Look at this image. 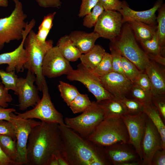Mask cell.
Returning <instances> with one entry per match:
<instances>
[{
  "mask_svg": "<svg viewBox=\"0 0 165 165\" xmlns=\"http://www.w3.org/2000/svg\"><path fill=\"white\" fill-rule=\"evenodd\" d=\"M121 61L122 68L125 76L134 82L141 72L134 64L122 56Z\"/></svg>",
  "mask_w": 165,
  "mask_h": 165,
  "instance_id": "obj_37",
  "label": "cell"
},
{
  "mask_svg": "<svg viewBox=\"0 0 165 165\" xmlns=\"http://www.w3.org/2000/svg\"><path fill=\"white\" fill-rule=\"evenodd\" d=\"M141 148L142 153V165H151L155 153L157 150L163 148L160 135L148 116Z\"/></svg>",
  "mask_w": 165,
  "mask_h": 165,
  "instance_id": "obj_17",
  "label": "cell"
},
{
  "mask_svg": "<svg viewBox=\"0 0 165 165\" xmlns=\"http://www.w3.org/2000/svg\"><path fill=\"white\" fill-rule=\"evenodd\" d=\"M105 52L101 46L95 45L89 51L82 54L79 58L81 63L87 68L92 71L101 61Z\"/></svg>",
  "mask_w": 165,
  "mask_h": 165,
  "instance_id": "obj_24",
  "label": "cell"
},
{
  "mask_svg": "<svg viewBox=\"0 0 165 165\" xmlns=\"http://www.w3.org/2000/svg\"><path fill=\"white\" fill-rule=\"evenodd\" d=\"M61 148L59 124L41 121L32 129L28 136L27 165H48L51 156L60 152Z\"/></svg>",
  "mask_w": 165,
  "mask_h": 165,
  "instance_id": "obj_2",
  "label": "cell"
},
{
  "mask_svg": "<svg viewBox=\"0 0 165 165\" xmlns=\"http://www.w3.org/2000/svg\"><path fill=\"white\" fill-rule=\"evenodd\" d=\"M15 8L10 15L0 18V50L5 43L22 39L23 32L28 24L25 20L27 15L23 10L19 0H13Z\"/></svg>",
  "mask_w": 165,
  "mask_h": 165,
  "instance_id": "obj_6",
  "label": "cell"
},
{
  "mask_svg": "<svg viewBox=\"0 0 165 165\" xmlns=\"http://www.w3.org/2000/svg\"><path fill=\"white\" fill-rule=\"evenodd\" d=\"M162 0H157L150 9L142 11H136L130 8L123 2L121 9L119 11L122 15L123 23L126 22L136 21L149 25H154L156 21L155 13L162 6Z\"/></svg>",
  "mask_w": 165,
  "mask_h": 165,
  "instance_id": "obj_19",
  "label": "cell"
},
{
  "mask_svg": "<svg viewBox=\"0 0 165 165\" xmlns=\"http://www.w3.org/2000/svg\"><path fill=\"white\" fill-rule=\"evenodd\" d=\"M67 78L70 81H77L83 84L94 96L97 102L114 97L104 88L100 78L81 63L78 65L76 69H73L67 75Z\"/></svg>",
  "mask_w": 165,
  "mask_h": 165,
  "instance_id": "obj_9",
  "label": "cell"
},
{
  "mask_svg": "<svg viewBox=\"0 0 165 165\" xmlns=\"http://www.w3.org/2000/svg\"><path fill=\"white\" fill-rule=\"evenodd\" d=\"M104 10V9L101 5L98 2L91 11L84 17L83 22V25L90 28L94 27L99 16Z\"/></svg>",
  "mask_w": 165,
  "mask_h": 165,
  "instance_id": "obj_36",
  "label": "cell"
},
{
  "mask_svg": "<svg viewBox=\"0 0 165 165\" xmlns=\"http://www.w3.org/2000/svg\"><path fill=\"white\" fill-rule=\"evenodd\" d=\"M123 23L122 16L119 12L104 10L94 27V31L100 37L111 41L119 35Z\"/></svg>",
  "mask_w": 165,
  "mask_h": 165,
  "instance_id": "obj_13",
  "label": "cell"
},
{
  "mask_svg": "<svg viewBox=\"0 0 165 165\" xmlns=\"http://www.w3.org/2000/svg\"><path fill=\"white\" fill-rule=\"evenodd\" d=\"M0 77L2 83L5 87L8 90H11L14 94L17 90V86L19 78L14 72H7L0 70Z\"/></svg>",
  "mask_w": 165,
  "mask_h": 165,
  "instance_id": "obj_34",
  "label": "cell"
},
{
  "mask_svg": "<svg viewBox=\"0 0 165 165\" xmlns=\"http://www.w3.org/2000/svg\"><path fill=\"white\" fill-rule=\"evenodd\" d=\"M86 94L79 93L69 106L74 114L82 112L89 108L92 104Z\"/></svg>",
  "mask_w": 165,
  "mask_h": 165,
  "instance_id": "obj_31",
  "label": "cell"
},
{
  "mask_svg": "<svg viewBox=\"0 0 165 165\" xmlns=\"http://www.w3.org/2000/svg\"><path fill=\"white\" fill-rule=\"evenodd\" d=\"M38 5L44 8H53L59 9L62 2L61 0H35Z\"/></svg>",
  "mask_w": 165,
  "mask_h": 165,
  "instance_id": "obj_47",
  "label": "cell"
},
{
  "mask_svg": "<svg viewBox=\"0 0 165 165\" xmlns=\"http://www.w3.org/2000/svg\"><path fill=\"white\" fill-rule=\"evenodd\" d=\"M112 57L106 52L101 61L92 72L100 78L112 71Z\"/></svg>",
  "mask_w": 165,
  "mask_h": 165,
  "instance_id": "obj_33",
  "label": "cell"
},
{
  "mask_svg": "<svg viewBox=\"0 0 165 165\" xmlns=\"http://www.w3.org/2000/svg\"><path fill=\"white\" fill-rule=\"evenodd\" d=\"M11 112L10 121L13 125L16 137L18 158L17 165H27L26 153L29 134L32 129L40 124V121L34 119H24Z\"/></svg>",
  "mask_w": 165,
  "mask_h": 165,
  "instance_id": "obj_10",
  "label": "cell"
},
{
  "mask_svg": "<svg viewBox=\"0 0 165 165\" xmlns=\"http://www.w3.org/2000/svg\"><path fill=\"white\" fill-rule=\"evenodd\" d=\"M48 165H59L56 154H54L51 156Z\"/></svg>",
  "mask_w": 165,
  "mask_h": 165,
  "instance_id": "obj_52",
  "label": "cell"
},
{
  "mask_svg": "<svg viewBox=\"0 0 165 165\" xmlns=\"http://www.w3.org/2000/svg\"><path fill=\"white\" fill-rule=\"evenodd\" d=\"M165 66L150 60L145 72L148 75L151 85L153 95H165Z\"/></svg>",
  "mask_w": 165,
  "mask_h": 165,
  "instance_id": "obj_20",
  "label": "cell"
},
{
  "mask_svg": "<svg viewBox=\"0 0 165 165\" xmlns=\"http://www.w3.org/2000/svg\"><path fill=\"white\" fill-rule=\"evenodd\" d=\"M56 13V12H55L44 17L36 34L37 38L39 41L44 42L46 41L47 36L53 26V21Z\"/></svg>",
  "mask_w": 165,
  "mask_h": 165,
  "instance_id": "obj_30",
  "label": "cell"
},
{
  "mask_svg": "<svg viewBox=\"0 0 165 165\" xmlns=\"http://www.w3.org/2000/svg\"><path fill=\"white\" fill-rule=\"evenodd\" d=\"M9 90L0 82V106L6 108L9 105L8 103L12 101V96L9 93Z\"/></svg>",
  "mask_w": 165,
  "mask_h": 165,
  "instance_id": "obj_45",
  "label": "cell"
},
{
  "mask_svg": "<svg viewBox=\"0 0 165 165\" xmlns=\"http://www.w3.org/2000/svg\"><path fill=\"white\" fill-rule=\"evenodd\" d=\"M0 147L5 155L17 165L18 153L16 141L8 136L0 134Z\"/></svg>",
  "mask_w": 165,
  "mask_h": 165,
  "instance_id": "obj_28",
  "label": "cell"
},
{
  "mask_svg": "<svg viewBox=\"0 0 165 165\" xmlns=\"http://www.w3.org/2000/svg\"><path fill=\"white\" fill-rule=\"evenodd\" d=\"M0 134L8 136L13 140H16L14 126L10 121L0 120Z\"/></svg>",
  "mask_w": 165,
  "mask_h": 165,
  "instance_id": "obj_41",
  "label": "cell"
},
{
  "mask_svg": "<svg viewBox=\"0 0 165 165\" xmlns=\"http://www.w3.org/2000/svg\"><path fill=\"white\" fill-rule=\"evenodd\" d=\"M53 43L52 40H46L44 42L39 41L32 29L30 31L24 41V46L27 53L28 60L24 68L35 75L37 87L40 91L46 81L42 72L43 61L47 51L53 46Z\"/></svg>",
  "mask_w": 165,
  "mask_h": 165,
  "instance_id": "obj_3",
  "label": "cell"
},
{
  "mask_svg": "<svg viewBox=\"0 0 165 165\" xmlns=\"http://www.w3.org/2000/svg\"><path fill=\"white\" fill-rule=\"evenodd\" d=\"M100 79L105 89L119 100L126 97L133 83L123 75L113 71Z\"/></svg>",
  "mask_w": 165,
  "mask_h": 165,
  "instance_id": "obj_18",
  "label": "cell"
},
{
  "mask_svg": "<svg viewBox=\"0 0 165 165\" xmlns=\"http://www.w3.org/2000/svg\"><path fill=\"white\" fill-rule=\"evenodd\" d=\"M99 2V0H82L78 16L82 17L89 13Z\"/></svg>",
  "mask_w": 165,
  "mask_h": 165,
  "instance_id": "obj_42",
  "label": "cell"
},
{
  "mask_svg": "<svg viewBox=\"0 0 165 165\" xmlns=\"http://www.w3.org/2000/svg\"><path fill=\"white\" fill-rule=\"evenodd\" d=\"M69 62L62 55L57 46H53L44 57L42 65V75L50 78L67 75L73 69Z\"/></svg>",
  "mask_w": 165,
  "mask_h": 165,
  "instance_id": "obj_12",
  "label": "cell"
},
{
  "mask_svg": "<svg viewBox=\"0 0 165 165\" xmlns=\"http://www.w3.org/2000/svg\"><path fill=\"white\" fill-rule=\"evenodd\" d=\"M118 38L111 41L110 46L134 64L141 72H145L150 60L146 53L139 46L130 26H124Z\"/></svg>",
  "mask_w": 165,
  "mask_h": 165,
  "instance_id": "obj_4",
  "label": "cell"
},
{
  "mask_svg": "<svg viewBox=\"0 0 165 165\" xmlns=\"http://www.w3.org/2000/svg\"><path fill=\"white\" fill-rule=\"evenodd\" d=\"M104 148L111 165H123L128 162L141 161L134 148L129 143L119 142Z\"/></svg>",
  "mask_w": 165,
  "mask_h": 165,
  "instance_id": "obj_16",
  "label": "cell"
},
{
  "mask_svg": "<svg viewBox=\"0 0 165 165\" xmlns=\"http://www.w3.org/2000/svg\"><path fill=\"white\" fill-rule=\"evenodd\" d=\"M96 102L102 110L105 118H121L127 114L123 104L120 100L115 97Z\"/></svg>",
  "mask_w": 165,
  "mask_h": 165,
  "instance_id": "obj_22",
  "label": "cell"
},
{
  "mask_svg": "<svg viewBox=\"0 0 165 165\" xmlns=\"http://www.w3.org/2000/svg\"><path fill=\"white\" fill-rule=\"evenodd\" d=\"M133 31L136 39L140 42L151 39L157 29L144 23L132 21L128 22Z\"/></svg>",
  "mask_w": 165,
  "mask_h": 165,
  "instance_id": "obj_25",
  "label": "cell"
},
{
  "mask_svg": "<svg viewBox=\"0 0 165 165\" xmlns=\"http://www.w3.org/2000/svg\"><path fill=\"white\" fill-rule=\"evenodd\" d=\"M120 100L124 105L128 114L134 115L144 112V107L137 100L126 97Z\"/></svg>",
  "mask_w": 165,
  "mask_h": 165,
  "instance_id": "obj_38",
  "label": "cell"
},
{
  "mask_svg": "<svg viewBox=\"0 0 165 165\" xmlns=\"http://www.w3.org/2000/svg\"><path fill=\"white\" fill-rule=\"evenodd\" d=\"M144 112L157 129L160 133L162 141V148L165 149V123L162 119L158 111L152 104L144 107Z\"/></svg>",
  "mask_w": 165,
  "mask_h": 165,
  "instance_id": "obj_26",
  "label": "cell"
},
{
  "mask_svg": "<svg viewBox=\"0 0 165 165\" xmlns=\"http://www.w3.org/2000/svg\"><path fill=\"white\" fill-rule=\"evenodd\" d=\"M146 54L150 60L162 65H165V58L163 56L159 54Z\"/></svg>",
  "mask_w": 165,
  "mask_h": 165,
  "instance_id": "obj_50",
  "label": "cell"
},
{
  "mask_svg": "<svg viewBox=\"0 0 165 165\" xmlns=\"http://www.w3.org/2000/svg\"><path fill=\"white\" fill-rule=\"evenodd\" d=\"M156 21L158 23L157 27L159 43L161 49L164 50L165 44V4L160 8Z\"/></svg>",
  "mask_w": 165,
  "mask_h": 165,
  "instance_id": "obj_35",
  "label": "cell"
},
{
  "mask_svg": "<svg viewBox=\"0 0 165 165\" xmlns=\"http://www.w3.org/2000/svg\"><path fill=\"white\" fill-rule=\"evenodd\" d=\"M42 91V98L32 109L23 113L15 112V113L19 117L24 119H37L42 122L65 125L63 116L56 110L51 101L46 81Z\"/></svg>",
  "mask_w": 165,
  "mask_h": 165,
  "instance_id": "obj_8",
  "label": "cell"
},
{
  "mask_svg": "<svg viewBox=\"0 0 165 165\" xmlns=\"http://www.w3.org/2000/svg\"><path fill=\"white\" fill-rule=\"evenodd\" d=\"M152 96L151 91L144 90L133 82L126 97L135 99L146 107L152 105Z\"/></svg>",
  "mask_w": 165,
  "mask_h": 165,
  "instance_id": "obj_27",
  "label": "cell"
},
{
  "mask_svg": "<svg viewBox=\"0 0 165 165\" xmlns=\"http://www.w3.org/2000/svg\"><path fill=\"white\" fill-rule=\"evenodd\" d=\"M152 104L158 111L162 119L165 122V95L152 96Z\"/></svg>",
  "mask_w": 165,
  "mask_h": 165,
  "instance_id": "obj_40",
  "label": "cell"
},
{
  "mask_svg": "<svg viewBox=\"0 0 165 165\" xmlns=\"http://www.w3.org/2000/svg\"><path fill=\"white\" fill-rule=\"evenodd\" d=\"M59 125L60 153L69 165H110L104 147L96 144L66 125Z\"/></svg>",
  "mask_w": 165,
  "mask_h": 165,
  "instance_id": "obj_1",
  "label": "cell"
},
{
  "mask_svg": "<svg viewBox=\"0 0 165 165\" xmlns=\"http://www.w3.org/2000/svg\"><path fill=\"white\" fill-rule=\"evenodd\" d=\"M110 49L112 57V71L124 75L122 66V56L117 50L113 47L110 46Z\"/></svg>",
  "mask_w": 165,
  "mask_h": 165,
  "instance_id": "obj_39",
  "label": "cell"
},
{
  "mask_svg": "<svg viewBox=\"0 0 165 165\" xmlns=\"http://www.w3.org/2000/svg\"><path fill=\"white\" fill-rule=\"evenodd\" d=\"M165 165V149L157 150L154 154L151 165Z\"/></svg>",
  "mask_w": 165,
  "mask_h": 165,
  "instance_id": "obj_46",
  "label": "cell"
},
{
  "mask_svg": "<svg viewBox=\"0 0 165 165\" xmlns=\"http://www.w3.org/2000/svg\"><path fill=\"white\" fill-rule=\"evenodd\" d=\"M105 118L103 112L96 101L80 115L66 117L65 125L82 136L87 138L99 123Z\"/></svg>",
  "mask_w": 165,
  "mask_h": 165,
  "instance_id": "obj_7",
  "label": "cell"
},
{
  "mask_svg": "<svg viewBox=\"0 0 165 165\" xmlns=\"http://www.w3.org/2000/svg\"><path fill=\"white\" fill-rule=\"evenodd\" d=\"M87 139L103 147L120 142L129 143L125 125L119 118H104Z\"/></svg>",
  "mask_w": 165,
  "mask_h": 165,
  "instance_id": "obj_5",
  "label": "cell"
},
{
  "mask_svg": "<svg viewBox=\"0 0 165 165\" xmlns=\"http://www.w3.org/2000/svg\"><path fill=\"white\" fill-rule=\"evenodd\" d=\"M58 88L61 96L68 106L79 93L74 86L62 81H59Z\"/></svg>",
  "mask_w": 165,
  "mask_h": 165,
  "instance_id": "obj_29",
  "label": "cell"
},
{
  "mask_svg": "<svg viewBox=\"0 0 165 165\" xmlns=\"http://www.w3.org/2000/svg\"><path fill=\"white\" fill-rule=\"evenodd\" d=\"M36 77L34 73L28 70L25 78L20 77L15 94L18 97L17 106L21 111H24L30 107L35 106L40 100L39 90L34 84Z\"/></svg>",
  "mask_w": 165,
  "mask_h": 165,
  "instance_id": "obj_14",
  "label": "cell"
},
{
  "mask_svg": "<svg viewBox=\"0 0 165 165\" xmlns=\"http://www.w3.org/2000/svg\"><path fill=\"white\" fill-rule=\"evenodd\" d=\"M56 46L64 57L69 62L76 61L82 54L75 46L69 35L61 37Z\"/></svg>",
  "mask_w": 165,
  "mask_h": 165,
  "instance_id": "obj_23",
  "label": "cell"
},
{
  "mask_svg": "<svg viewBox=\"0 0 165 165\" xmlns=\"http://www.w3.org/2000/svg\"><path fill=\"white\" fill-rule=\"evenodd\" d=\"M56 155L59 165H69L68 162L61 155L60 152H58Z\"/></svg>",
  "mask_w": 165,
  "mask_h": 165,
  "instance_id": "obj_51",
  "label": "cell"
},
{
  "mask_svg": "<svg viewBox=\"0 0 165 165\" xmlns=\"http://www.w3.org/2000/svg\"><path fill=\"white\" fill-rule=\"evenodd\" d=\"M16 111V109L13 108H6L0 106V120H4L10 121V113L15 112Z\"/></svg>",
  "mask_w": 165,
  "mask_h": 165,
  "instance_id": "obj_48",
  "label": "cell"
},
{
  "mask_svg": "<svg viewBox=\"0 0 165 165\" xmlns=\"http://www.w3.org/2000/svg\"><path fill=\"white\" fill-rule=\"evenodd\" d=\"M69 35L82 54L90 50L95 45L96 40L100 37L97 33L94 31L87 33L79 31H72Z\"/></svg>",
  "mask_w": 165,
  "mask_h": 165,
  "instance_id": "obj_21",
  "label": "cell"
},
{
  "mask_svg": "<svg viewBox=\"0 0 165 165\" xmlns=\"http://www.w3.org/2000/svg\"><path fill=\"white\" fill-rule=\"evenodd\" d=\"M140 43L146 53L162 55L163 52L160 46L157 29L151 39Z\"/></svg>",
  "mask_w": 165,
  "mask_h": 165,
  "instance_id": "obj_32",
  "label": "cell"
},
{
  "mask_svg": "<svg viewBox=\"0 0 165 165\" xmlns=\"http://www.w3.org/2000/svg\"><path fill=\"white\" fill-rule=\"evenodd\" d=\"M147 118V116L144 112L134 115L127 114L121 118L127 130L129 143L134 148L141 162V144L145 131Z\"/></svg>",
  "mask_w": 165,
  "mask_h": 165,
  "instance_id": "obj_15",
  "label": "cell"
},
{
  "mask_svg": "<svg viewBox=\"0 0 165 165\" xmlns=\"http://www.w3.org/2000/svg\"><path fill=\"white\" fill-rule=\"evenodd\" d=\"M36 21L32 19L28 23L23 32V37L19 46L14 50L0 54V65L6 64L7 72H23L24 65L28 60V55L24 46L25 39L30 31L35 25Z\"/></svg>",
  "mask_w": 165,
  "mask_h": 165,
  "instance_id": "obj_11",
  "label": "cell"
},
{
  "mask_svg": "<svg viewBox=\"0 0 165 165\" xmlns=\"http://www.w3.org/2000/svg\"><path fill=\"white\" fill-rule=\"evenodd\" d=\"M0 165H16L14 161L5 155L0 147Z\"/></svg>",
  "mask_w": 165,
  "mask_h": 165,
  "instance_id": "obj_49",
  "label": "cell"
},
{
  "mask_svg": "<svg viewBox=\"0 0 165 165\" xmlns=\"http://www.w3.org/2000/svg\"><path fill=\"white\" fill-rule=\"evenodd\" d=\"M105 10L119 11L121 9L123 2L119 0H99Z\"/></svg>",
  "mask_w": 165,
  "mask_h": 165,
  "instance_id": "obj_44",
  "label": "cell"
},
{
  "mask_svg": "<svg viewBox=\"0 0 165 165\" xmlns=\"http://www.w3.org/2000/svg\"><path fill=\"white\" fill-rule=\"evenodd\" d=\"M134 83L144 90L151 91V85L149 79L146 73L141 72Z\"/></svg>",
  "mask_w": 165,
  "mask_h": 165,
  "instance_id": "obj_43",
  "label": "cell"
},
{
  "mask_svg": "<svg viewBox=\"0 0 165 165\" xmlns=\"http://www.w3.org/2000/svg\"><path fill=\"white\" fill-rule=\"evenodd\" d=\"M8 5V0H0V7H6Z\"/></svg>",
  "mask_w": 165,
  "mask_h": 165,
  "instance_id": "obj_53",
  "label": "cell"
}]
</instances>
